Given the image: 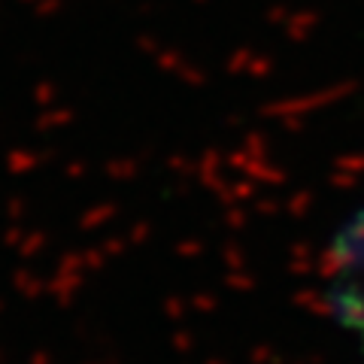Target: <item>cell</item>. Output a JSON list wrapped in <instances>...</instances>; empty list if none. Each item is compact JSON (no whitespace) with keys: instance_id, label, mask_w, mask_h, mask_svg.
I'll return each instance as SVG.
<instances>
[{"instance_id":"obj_1","label":"cell","mask_w":364,"mask_h":364,"mask_svg":"<svg viewBox=\"0 0 364 364\" xmlns=\"http://www.w3.org/2000/svg\"><path fill=\"white\" fill-rule=\"evenodd\" d=\"M364 291V182L334 215L316 258V298Z\"/></svg>"},{"instance_id":"obj_2","label":"cell","mask_w":364,"mask_h":364,"mask_svg":"<svg viewBox=\"0 0 364 364\" xmlns=\"http://www.w3.org/2000/svg\"><path fill=\"white\" fill-rule=\"evenodd\" d=\"M316 304L328 328L346 346L349 358L364 364V291L325 294V298H316Z\"/></svg>"}]
</instances>
